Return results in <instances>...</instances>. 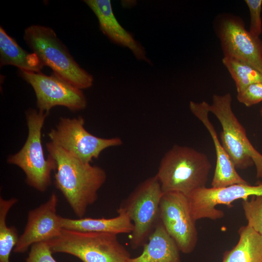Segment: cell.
<instances>
[{
    "label": "cell",
    "mask_w": 262,
    "mask_h": 262,
    "mask_svg": "<svg viewBox=\"0 0 262 262\" xmlns=\"http://www.w3.org/2000/svg\"><path fill=\"white\" fill-rule=\"evenodd\" d=\"M209 105L206 101H190L189 108L192 113L202 122L213 140L216 154V164L211 182L212 187H226L236 184H246L224 149L215 128L209 118Z\"/></svg>",
    "instance_id": "obj_14"
},
{
    "label": "cell",
    "mask_w": 262,
    "mask_h": 262,
    "mask_svg": "<svg viewBox=\"0 0 262 262\" xmlns=\"http://www.w3.org/2000/svg\"><path fill=\"white\" fill-rule=\"evenodd\" d=\"M260 114L261 116H262V106L260 110Z\"/></svg>",
    "instance_id": "obj_26"
},
{
    "label": "cell",
    "mask_w": 262,
    "mask_h": 262,
    "mask_svg": "<svg viewBox=\"0 0 262 262\" xmlns=\"http://www.w3.org/2000/svg\"><path fill=\"white\" fill-rule=\"evenodd\" d=\"M238 234L237 244L224 253L222 262H262V237L248 225Z\"/></svg>",
    "instance_id": "obj_19"
},
{
    "label": "cell",
    "mask_w": 262,
    "mask_h": 262,
    "mask_svg": "<svg viewBox=\"0 0 262 262\" xmlns=\"http://www.w3.org/2000/svg\"><path fill=\"white\" fill-rule=\"evenodd\" d=\"M0 66L12 65L20 70L40 72L44 65L33 52L23 49L16 40L0 27Z\"/></svg>",
    "instance_id": "obj_18"
},
{
    "label": "cell",
    "mask_w": 262,
    "mask_h": 262,
    "mask_svg": "<svg viewBox=\"0 0 262 262\" xmlns=\"http://www.w3.org/2000/svg\"><path fill=\"white\" fill-rule=\"evenodd\" d=\"M222 63L233 79L237 93L250 84L262 82V74L248 63L237 59L224 56Z\"/></svg>",
    "instance_id": "obj_21"
},
{
    "label": "cell",
    "mask_w": 262,
    "mask_h": 262,
    "mask_svg": "<svg viewBox=\"0 0 262 262\" xmlns=\"http://www.w3.org/2000/svg\"><path fill=\"white\" fill-rule=\"evenodd\" d=\"M160 220L180 251L187 254L194 250L197 231L186 196L176 192L164 193L160 204Z\"/></svg>",
    "instance_id": "obj_10"
},
{
    "label": "cell",
    "mask_w": 262,
    "mask_h": 262,
    "mask_svg": "<svg viewBox=\"0 0 262 262\" xmlns=\"http://www.w3.org/2000/svg\"><path fill=\"white\" fill-rule=\"evenodd\" d=\"M17 201L15 198L0 197V262H10L11 253L19 239L16 229L6 224L8 213Z\"/></svg>",
    "instance_id": "obj_20"
},
{
    "label": "cell",
    "mask_w": 262,
    "mask_h": 262,
    "mask_svg": "<svg viewBox=\"0 0 262 262\" xmlns=\"http://www.w3.org/2000/svg\"><path fill=\"white\" fill-rule=\"evenodd\" d=\"M58 199L54 193L49 200L38 207L29 211L24 230L14 248L16 253L26 252L30 246L53 239L63 229L61 216L57 214Z\"/></svg>",
    "instance_id": "obj_13"
},
{
    "label": "cell",
    "mask_w": 262,
    "mask_h": 262,
    "mask_svg": "<svg viewBox=\"0 0 262 262\" xmlns=\"http://www.w3.org/2000/svg\"><path fill=\"white\" fill-rule=\"evenodd\" d=\"M262 196V183L257 185L236 184L222 187H206L198 189L187 196L193 218L212 220L224 217V213L216 206L225 205L228 207L238 199H248L249 196Z\"/></svg>",
    "instance_id": "obj_11"
},
{
    "label": "cell",
    "mask_w": 262,
    "mask_h": 262,
    "mask_svg": "<svg viewBox=\"0 0 262 262\" xmlns=\"http://www.w3.org/2000/svg\"><path fill=\"white\" fill-rule=\"evenodd\" d=\"M46 148L55 161V187L62 193L75 214L82 218L88 207L96 202L107 175L103 169L76 158L51 142Z\"/></svg>",
    "instance_id": "obj_1"
},
{
    "label": "cell",
    "mask_w": 262,
    "mask_h": 262,
    "mask_svg": "<svg viewBox=\"0 0 262 262\" xmlns=\"http://www.w3.org/2000/svg\"><path fill=\"white\" fill-rule=\"evenodd\" d=\"M250 13L249 33L256 38H260L262 33L261 13L262 0H245Z\"/></svg>",
    "instance_id": "obj_23"
},
{
    "label": "cell",
    "mask_w": 262,
    "mask_h": 262,
    "mask_svg": "<svg viewBox=\"0 0 262 262\" xmlns=\"http://www.w3.org/2000/svg\"><path fill=\"white\" fill-rule=\"evenodd\" d=\"M164 194L155 175L141 182L117 209L127 214L133 223L130 244L135 249L143 246L160 220V204Z\"/></svg>",
    "instance_id": "obj_7"
},
{
    "label": "cell",
    "mask_w": 262,
    "mask_h": 262,
    "mask_svg": "<svg viewBox=\"0 0 262 262\" xmlns=\"http://www.w3.org/2000/svg\"><path fill=\"white\" fill-rule=\"evenodd\" d=\"M20 74L34 90L39 111L49 113L53 107L62 106L75 112L86 106V99L82 90L53 72L48 76L41 72L20 70Z\"/></svg>",
    "instance_id": "obj_9"
},
{
    "label": "cell",
    "mask_w": 262,
    "mask_h": 262,
    "mask_svg": "<svg viewBox=\"0 0 262 262\" xmlns=\"http://www.w3.org/2000/svg\"><path fill=\"white\" fill-rule=\"evenodd\" d=\"M52 254L46 242L38 243L31 247L25 262H57Z\"/></svg>",
    "instance_id": "obj_25"
},
{
    "label": "cell",
    "mask_w": 262,
    "mask_h": 262,
    "mask_svg": "<svg viewBox=\"0 0 262 262\" xmlns=\"http://www.w3.org/2000/svg\"><path fill=\"white\" fill-rule=\"evenodd\" d=\"M97 16L100 29L114 43L129 49L136 58L151 64L144 47L116 18L109 0H85Z\"/></svg>",
    "instance_id": "obj_15"
},
{
    "label": "cell",
    "mask_w": 262,
    "mask_h": 262,
    "mask_svg": "<svg viewBox=\"0 0 262 262\" xmlns=\"http://www.w3.org/2000/svg\"><path fill=\"white\" fill-rule=\"evenodd\" d=\"M82 116L61 117L56 127L48 133L50 142L85 163L98 159L105 149L121 145L119 137L104 138L89 132Z\"/></svg>",
    "instance_id": "obj_8"
},
{
    "label": "cell",
    "mask_w": 262,
    "mask_h": 262,
    "mask_svg": "<svg viewBox=\"0 0 262 262\" xmlns=\"http://www.w3.org/2000/svg\"><path fill=\"white\" fill-rule=\"evenodd\" d=\"M110 218L90 217L70 219L61 216L63 229L80 231H94L111 233L115 234L131 233L133 230V223L129 216L122 212Z\"/></svg>",
    "instance_id": "obj_17"
},
{
    "label": "cell",
    "mask_w": 262,
    "mask_h": 262,
    "mask_svg": "<svg viewBox=\"0 0 262 262\" xmlns=\"http://www.w3.org/2000/svg\"><path fill=\"white\" fill-rule=\"evenodd\" d=\"M49 114L34 109L27 112V140L21 149L7 160L8 163L20 167L26 175V183L40 192L45 191L50 185L51 173L56 167L50 156L45 158L42 144V129Z\"/></svg>",
    "instance_id": "obj_6"
},
{
    "label": "cell",
    "mask_w": 262,
    "mask_h": 262,
    "mask_svg": "<svg viewBox=\"0 0 262 262\" xmlns=\"http://www.w3.org/2000/svg\"><path fill=\"white\" fill-rule=\"evenodd\" d=\"M238 101L246 107H250L262 101V82L250 84L237 93Z\"/></svg>",
    "instance_id": "obj_24"
},
{
    "label": "cell",
    "mask_w": 262,
    "mask_h": 262,
    "mask_svg": "<svg viewBox=\"0 0 262 262\" xmlns=\"http://www.w3.org/2000/svg\"><path fill=\"white\" fill-rule=\"evenodd\" d=\"M52 253L73 255L82 262H127L131 258L117 234L63 229L58 237L47 241Z\"/></svg>",
    "instance_id": "obj_5"
},
{
    "label": "cell",
    "mask_w": 262,
    "mask_h": 262,
    "mask_svg": "<svg viewBox=\"0 0 262 262\" xmlns=\"http://www.w3.org/2000/svg\"><path fill=\"white\" fill-rule=\"evenodd\" d=\"M243 200L242 207L247 225L262 237V196Z\"/></svg>",
    "instance_id": "obj_22"
},
{
    "label": "cell",
    "mask_w": 262,
    "mask_h": 262,
    "mask_svg": "<svg viewBox=\"0 0 262 262\" xmlns=\"http://www.w3.org/2000/svg\"><path fill=\"white\" fill-rule=\"evenodd\" d=\"M217 32L224 57L244 61L262 74V41L246 30L240 17L222 18Z\"/></svg>",
    "instance_id": "obj_12"
},
{
    "label": "cell",
    "mask_w": 262,
    "mask_h": 262,
    "mask_svg": "<svg viewBox=\"0 0 262 262\" xmlns=\"http://www.w3.org/2000/svg\"><path fill=\"white\" fill-rule=\"evenodd\" d=\"M143 246L140 255L127 262H181L180 250L160 220Z\"/></svg>",
    "instance_id": "obj_16"
},
{
    "label": "cell",
    "mask_w": 262,
    "mask_h": 262,
    "mask_svg": "<svg viewBox=\"0 0 262 262\" xmlns=\"http://www.w3.org/2000/svg\"><path fill=\"white\" fill-rule=\"evenodd\" d=\"M24 39L43 65L63 80L81 90L92 85V75L75 61L52 29L31 25L25 30Z\"/></svg>",
    "instance_id": "obj_3"
},
{
    "label": "cell",
    "mask_w": 262,
    "mask_h": 262,
    "mask_svg": "<svg viewBox=\"0 0 262 262\" xmlns=\"http://www.w3.org/2000/svg\"><path fill=\"white\" fill-rule=\"evenodd\" d=\"M229 93L213 96L209 112L220 122L222 131L220 140L236 169H246L255 165L256 177L262 179V154L252 145L244 127L239 121L231 107Z\"/></svg>",
    "instance_id": "obj_4"
},
{
    "label": "cell",
    "mask_w": 262,
    "mask_h": 262,
    "mask_svg": "<svg viewBox=\"0 0 262 262\" xmlns=\"http://www.w3.org/2000/svg\"><path fill=\"white\" fill-rule=\"evenodd\" d=\"M212 164L206 154L175 145L162 158L157 178L164 193L176 192L188 196L206 187Z\"/></svg>",
    "instance_id": "obj_2"
}]
</instances>
